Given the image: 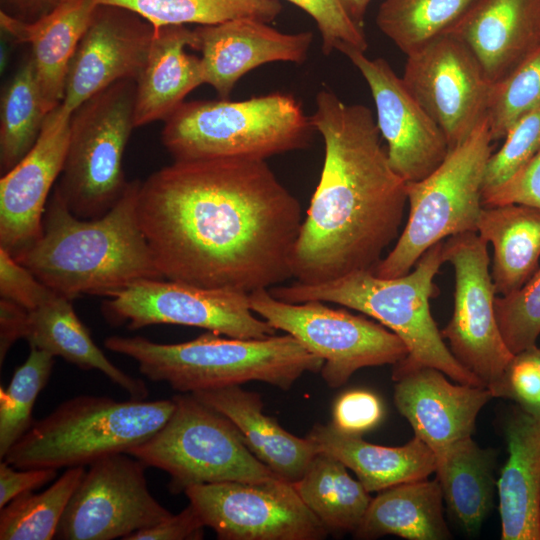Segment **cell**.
I'll use <instances>...</instances> for the list:
<instances>
[{"instance_id": "cell-1", "label": "cell", "mask_w": 540, "mask_h": 540, "mask_svg": "<svg viewBox=\"0 0 540 540\" xmlns=\"http://www.w3.org/2000/svg\"><path fill=\"white\" fill-rule=\"evenodd\" d=\"M137 212L164 279L250 293L292 277L301 206L266 160L174 161L141 182Z\"/></svg>"}, {"instance_id": "cell-2", "label": "cell", "mask_w": 540, "mask_h": 540, "mask_svg": "<svg viewBox=\"0 0 540 540\" xmlns=\"http://www.w3.org/2000/svg\"><path fill=\"white\" fill-rule=\"evenodd\" d=\"M310 118L324 161L290 261L292 277L307 285L373 271L399 237L408 203L368 107L321 90Z\"/></svg>"}, {"instance_id": "cell-3", "label": "cell", "mask_w": 540, "mask_h": 540, "mask_svg": "<svg viewBox=\"0 0 540 540\" xmlns=\"http://www.w3.org/2000/svg\"><path fill=\"white\" fill-rule=\"evenodd\" d=\"M140 184L129 182L120 200L96 219L75 216L54 188L41 236L14 258L70 300L111 298L140 280L162 279L139 223Z\"/></svg>"}, {"instance_id": "cell-4", "label": "cell", "mask_w": 540, "mask_h": 540, "mask_svg": "<svg viewBox=\"0 0 540 540\" xmlns=\"http://www.w3.org/2000/svg\"><path fill=\"white\" fill-rule=\"evenodd\" d=\"M104 346L133 359L148 379L181 393L261 381L289 390L324 361L290 334L264 339L222 337L208 331L186 342L163 344L141 336H110Z\"/></svg>"}, {"instance_id": "cell-5", "label": "cell", "mask_w": 540, "mask_h": 540, "mask_svg": "<svg viewBox=\"0 0 540 540\" xmlns=\"http://www.w3.org/2000/svg\"><path fill=\"white\" fill-rule=\"evenodd\" d=\"M443 241L429 248L414 270L394 278L378 277L371 270L353 272L320 284L294 282L273 286L269 292L289 303L311 300L333 302L377 320L406 345L408 355L393 366H428L461 384L483 386L451 353L430 311L437 293L434 277L444 263Z\"/></svg>"}, {"instance_id": "cell-6", "label": "cell", "mask_w": 540, "mask_h": 540, "mask_svg": "<svg viewBox=\"0 0 540 540\" xmlns=\"http://www.w3.org/2000/svg\"><path fill=\"white\" fill-rule=\"evenodd\" d=\"M164 122L161 140L174 161L266 160L308 147L315 131L294 96L279 92L183 102Z\"/></svg>"}, {"instance_id": "cell-7", "label": "cell", "mask_w": 540, "mask_h": 540, "mask_svg": "<svg viewBox=\"0 0 540 540\" xmlns=\"http://www.w3.org/2000/svg\"><path fill=\"white\" fill-rule=\"evenodd\" d=\"M174 408L173 398L119 401L107 396H76L33 421L2 460L17 469L89 466L146 441L166 423Z\"/></svg>"}, {"instance_id": "cell-8", "label": "cell", "mask_w": 540, "mask_h": 540, "mask_svg": "<svg viewBox=\"0 0 540 540\" xmlns=\"http://www.w3.org/2000/svg\"><path fill=\"white\" fill-rule=\"evenodd\" d=\"M492 142L486 116L429 175L407 182L408 220L393 249L374 268L376 276L405 275L429 248L444 238L477 232Z\"/></svg>"}, {"instance_id": "cell-9", "label": "cell", "mask_w": 540, "mask_h": 540, "mask_svg": "<svg viewBox=\"0 0 540 540\" xmlns=\"http://www.w3.org/2000/svg\"><path fill=\"white\" fill-rule=\"evenodd\" d=\"M166 423L127 453L166 472L172 493L197 484L279 478L247 447L236 426L191 393L173 397Z\"/></svg>"}, {"instance_id": "cell-10", "label": "cell", "mask_w": 540, "mask_h": 540, "mask_svg": "<svg viewBox=\"0 0 540 540\" xmlns=\"http://www.w3.org/2000/svg\"><path fill=\"white\" fill-rule=\"evenodd\" d=\"M136 81L121 80L94 94L71 114L66 159L56 189L81 219L106 214L128 183L123 158L134 126Z\"/></svg>"}, {"instance_id": "cell-11", "label": "cell", "mask_w": 540, "mask_h": 540, "mask_svg": "<svg viewBox=\"0 0 540 540\" xmlns=\"http://www.w3.org/2000/svg\"><path fill=\"white\" fill-rule=\"evenodd\" d=\"M249 303L275 330L292 335L323 359L321 376L331 388L344 385L359 369L395 365L408 355L404 342L382 324L323 301L289 303L258 289L249 293Z\"/></svg>"}, {"instance_id": "cell-12", "label": "cell", "mask_w": 540, "mask_h": 540, "mask_svg": "<svg viewBox=\"0 0 540 540\" xmlns=\"http://www.w3.org/2000/svg\"><path fill=\"white\" fill-rule=\"evenodd\" d=\"M487 246L475 231L451 236L443 244L444 262L454 269L455 290L452 317L441 335L457 361L494 397H501L514 354L497 323Z\"/></svg>"}, {"instance_id": "cell-13", "label": "cell", "mask_w": 540, "mask_h": 540, "mask_svg": "<svg viewBox=\"0 0 540 540\" xmlns=\"http://www.w3.org/2000/svg\"><path fill=\"white\" fill-rule=\"evenodd\" d=\"M102 313L111 324L129 330L175 324L241 339H264L276 333L267 321L253 315L247 292L163 278L132 284L105 300Z\"/></svg>"}, {"instance_id": "cell-14", "label": "cell", "mask_w": 540, "mask_h": 540, "mask_svg": "<svg viewBox=\"0 0 540 540\" xmlns=\"http://www.w3.org/2000/svg\"><path fill=\"white\" fill-rule=\"evenodd\" d=\"M184 493L220 540H320L328 534L293 483L281 478L197 484Z\"/></svg>"}, {"instance_id": "cell-15", "label": "cell", "mask_w": 540, "mask_h": 540, "mask_svg": "<svg viewBox=\"0 0 540 540\" xmlns=\"http://www.w3.org/2000/svg\"><path fill=\"white\" fill-rule=\"evenodd\" d=\"M146 465L128 453L103 457L85 472L60 520L55 538L126 539L172 513L152 495Z\"/></svg>"}, {"instance_id": "cell-16", "label": "cell", "mask_w": 540, "mask_h": 540, "mask_svg": "<svg viewBox=\"0 0 540 540\" xmlns=\"http://www.w3.org/2000/svg\"><path fill=\"white\" fill-rule=\"evenodd\" d=\"M406 56L402 79L451 150L487 116L493 83L470 49L449 33Z\"/></svg>"}, {"instance_id": "cell-17", "label": "cell", "mask_w": 540, "mask_h": 540, "mask_svg": "<svg viewBox=\"0 0 540 540\" xmlns=\"http://www.w3.org/2000/svg\"><path fill=\"white\" fill-rule=\"evenodd\" d=\"M346 57L371 91L390 165L406 182L425 178L450 151L442 130L385 59H371L360 51L349 52Z\"/></svg>"}, {"instance_id": "cell-18", "label": "cell", "mask_w": 540, "mask_h": 540, "mask_svg": "<svg viewBox=\"0 0 540 540\" xmlns=\"http://www.w3.org/2000/svg\"><path fill=\"white\" fill-rule=\"evenodd\" d=\"M154 31L148 21L130 10L98 5L71 60L63 107L72 113L113 83L136 81Z\"/></svg>"}, {"instance_id": "cell-19", "label": "cell", "mask_w": 540, "mask_h": 540, "mask_svg": "<svg viewBox=\"0 0 540 540\" xmlns=\"http://www.w3.org/2000/svg\"><path fill=\"white\" fill-rule=\"evenodd\" d=\"M71 114L62 103L51 110L31 150L0 179V248L13 257L42 234L48 196L66 159Z\"/></svg>"}, {"instance_id": "cell-20", "label": "cell", "mask_w": 540, "mask_h": 540, "mask_svg": "<svg viewBox=\"0 0 540 540\" xmlns=\"http://www.w3.org/2000/svg\"><path fill=\"white\" fill-rule=\"evenodd\" d=\"M446 376L428 366H394L392 374L397 410L435 457L471 437L479 412L494 398L484 386L453 384Z\"/></svg>"}, {"instance_id": "cell-21", "label": "cell", "mask_w": 540, "mask_h": 540, "mask_svg": "<svg viewBox=\"0 0 540 540\" xmlns=\"http://www.w3.org/2000/svg\"><path fill=\"white\" fill-rule=\"evenodd\" d=\"M194 30L201 51L205 84L228 99L235 84L249 71L270 62L300 64L307 58L312 32L283 33L269 23L238 18Z\"/></svg>"}, {"instance_id": "cell-22", "label": "cell", "mask_w": 540, "mask_h": 540, "mask_svg": "<svg viewBox=\"0 0 540 540\" xmlns=\"http://www.w3.org/2000/svg\"><path fill=\"white\" fill-rule=\"evenodd\" d=\"M445 33L470 49L495 84L540 47V0H475Z\"/></svg>"}, {"instance_id": "cell-23", "label": "cell", "mask_w": 540, "mask_h": 540, "mask_svg": "<svg viewBox=\"0 0 540 540\" xmlns=\"http://www.w3.org/2000/svg\"><path fill=\"white\" fill-rule=\"evenodd\" d=\"M97 6L94 0H68L34 21L0 11L1 28L18 42L31 45L30 56L47 112L64 99L71 60Z\"/></svg>"}, {"instance_id": "cell-24", "label": "cell", "mask_w": 540, "mask_h": 540, "mask_svg": "<svg viewBox=\"0 0 540 540\" xmlns=\"http://www.w3.org/2000/svg\"><path fill=\"white\" fill-rule=\"evenodd\" d=\"M504 434L508 459L496 487L502 540H540V414L520 407Z\"/></svg>"}, {"instance_id": "cell-25", "label": "cell", "mask_w": 540, "mask_h": 540, "mask_svg": "<svg viewBox=\"0 0 540 540\" xmlns=\"http://www.w3.org/2000/svg\"><path fill=\"white\" fill-rule=\"evenodd\" d=\"M154 30L146 62L136 80L135 128L165 121L192 90L205 83L201 57L185 50L195 49L194 30L186 25Z\"/></svg>"}, {"instance_id": "cell-26", "label": "cell", "mask_w": 540, "mask_h": 540, "mask_svg": "<svg viewBox=\"0 0 540 540\" xmlns=\"http://www.w3.org/2000/svg\"><path fill=\"white\" fill-rule=\"evenodd\" d=\"M191 394L227 417L250 451L281 479L298 481L317 454L311 440L289 433L263 412L261 396L256 392L236 385Z\"/></svg>"}, {"instance_id": "cell-27", "label": "cell", "mask_w": 540, "mask_h": 540, "mask_svg": "<svg viewBox=\"0 0 540 540\" xmlns=\"http://www.w3.org/2000/svg\"><path fill=\"white\" fill-rule=\"evenodd\" d=\"M307 438L317 452L335 457L352 470L369 493L435 473L434 452L416 436L403 446H382L343 432L331 422L315 424Z\"/></svg>"}, {"instance_id": "cell-28", "label": "cell", "mask_w": 540, "mask_h": 540, "mask_svg": "<svg viewBox=\"0 0 540 540\" xmlns=\"http://www.w3.org/2000/svg\"><path fill=\"white\" fill-rule=\"evenodd\" d=\"M23 339L29 346L61 357L83 370H97L126 391L130 398L146 399L145 382L115 366L95 344L78 318L72 300L55 293L28 310Z\"/></svg>"}, {"instance_id": "cell-29", "label": "cell", "mask_w": 540, "mask_h": 540, "mask_svg": "<svg viewBox=\"0 0 540 540\" xmlns=\"http://www.w3.org/2000/svg\"><path fill=\"white\" fill-rule=\"evenodd\" d=\"M477 233L493 248L495 293L508 296L522 288L540 258V209L524 204L483 207Z\"/></svg>"}, {"instance_id": "cell-30", "label": "cell", "mask_w": 540, "mask_h": 540, "mask_svg": "<svg viewBox=\"0 0 540 540\" xmlns=\"http://www.w3.org/2000/svg\"><path fill=\"white\" fill-rule=\"evenodd\" d=\"M443 494L437 479L398 484L372 498L356 538L394 535L407 540H446L451 533L443 515Z\"/></svg>"}, {"instance_id": "cell-31", "label": "cell", "mask_w": 540, "mask_h": 540, "mask_svg": "<svg viewBox=\"0 0 540 540\" xmlns=\"http://www.w3.org/2000/svg\"><path fill=\"white\" fill-rule=\"evenodd\" d=\"M496 454L472 437L462 439L436 456V479L450 514L467 533L477 532L494 498Z\"/></svg>"}, {"instance_id": "cell-32", "label": "cell", "mask_w": 540, "mask_h": 540, "mask_svg": "<svg viewBox=\"0 0 540 540\" xmlns=\"http://www.w3.org/2000/svg\"><path fill=\"white\" fill-rule=\"evenodd\" d=\"M335 457L317 452L293 483L306 506L329 531H355L372 500L362 483Z\"/></svg>"}, {"instance_id": "cell-33", "label": "cell", "mask_w": 540, "mask_h": 540, "mask_svg": "<svg viewBox=\"0 0 540 540\" xmlns=\"http://www.w3.org/2000/svg\"><path fill=\"white\" fill-rule=\"evenodd\" d=\"M46 111L31 56L2 89L0 99V167L16 166L38 139Z\"/></svg>"}, {"instance_id": "cell-34", "label": "cell", "mask_w": 540, "mask_h": 540, "mask_svg": "<svg viewBox=\"0 0 540 540\" xmlns=\"http://www.w3.org/2000/svg\"><path fill=\"white\" fill-rule=\"evenodd\" d=\"M130 10L154 29L172 25H213L238 18L270 23L282 11L279 0H94Z\"/></svg>"}, {"instance_id": "cell-35", "label": "cell", "mask_w": 540, "mask_h": 540, "mask_svg": "<svg viewBox=\"0 0 540 540\" xmlns=\"http://www.w3.org/2000/svg\"><path fill=\"white\" fill-rule=\"evenodd\" d=\"M475 0H385L376 24L408 55L447 32Z\"/></svg>"}, {"instance_id": "cell-36", "label": "cell", "mask_w": 540, "mask_h": 540, "mask_svg": "<svg viewBox=\"0 0 540 540\" xmlns=\"http://www.w3.org/2000/svg\"><path fill=\"white\" fill-rule=\"evenodd\" d=\"M86 470L66 471L41 493H24L0 509L1 540H50Z\"/></svg>"}, {"instance_id": "cell-37", "label": "cell", "mask_w": 540, "mask_h": 540, "mask_svg": "<svg viewBox=\"0 0 540 540\" xmlns=\"http://www.w3.org/2000/svg\"><path fill=\"white\" fill-rule=\"evenodd\" d=\"M55 357L30 347L25 362L16 368L6 389L0 387V458L30 428L36 399L46 386Z\"/></svg>"}, {"instance_id": "cell-38", "label": "cell", "mask_w": 540, "mask_h": 540, "mask_svg": "<svg viewBox=\"0 0 540 540\" xmlns=\"http://www.w3.org/2000/svg\"><path fill=\"white\" fill-rule=\"evenodd\" d=\"M540 106V47L506 78L493 84L487 117L493 142L523 115Z\"/></svg>"}, {"instance_id": "cell-39", "label": "cell", "mask_w": 540, "mask_h": 540, "mask_svg": "<svg viewBox=\"0 0 540 540\" xmlns=\"http://www.w3.org/2000/svg\"><path fill=\"white\" fill-rule=\"evenodd\" d=\"M494 308L502 338L514 355L536 345L540 335V268L518 291L496 297Z\"/></svg>"}, {"instance_id": "cell-40", "label": "cell", "mask_w": 540, "mask_h": 540, "mask_svg": "<svg viewBox=\"0 0 540 540\" xmlns=\"http://www.w3.org/2000/svg\"><path fill=\"white\" fill-rule=\"evenodd\" d=\"M487 163L482 195L504 184L540 150V106L519 118Z\"/></svg>"}, {"instance_id": "cell-41", "label": "cell", "mask_w": 540, "mask_h": 540, "mask_svg": "<svg viewBox=\"0 0 540 540\" xmlns=\"http://www.w3.org/2000/svg\"><path fill=\"white\" fill-rule=\"evenodd\" d=\"M315 21L322 39V52H366L368 41L363 28L346 13L339 0H287Z\"/></svg>"}, {"instance_id": "cell-42", "label": "cell", "mask_w": 540, "mask_h": 540, "mask_svg": "<svg viewBox=\"0 0 540 540\" xmlns=\"http://www.w3.org/2000/svg\"><path fill=\"white\" fill-rule=\"evenodd\" d=\"M501 397L517 402L532 414H540V347L515 354L506 372Z\"/></svg>"}, {"instance_id": "cell-43", "label": "cell", "mask_w": 540, "mask_h": 540, "mask_svg": "<svg viewBox=\"0 0 540 540\" xmlns=\"http://www.w3.org/2000/svg\"><path fill=\"white\" fill-rule=\"evenodd\" d=\"M56 292L42 283L7 250L0 248V296L28 310L38 307Z\"/></svg>"}, {"instance_id": "cell-44", "label": "cell", "mask_w": 540, "mask_h": 540, "mask_svg": "<svg viewBox=\"0 0 540 540\" xmlns=\"http://www.w3.org/2000/svg\"><path fill=\"white\" fill-rule=\"evenodd\" d=\"M382 416V404L375 394L352 390L334 403L332 423L343 432L362 435L375 427Z\"/></svg>"}, {"instance_id": "cell-45", "label": "cell", "mask_w": 540, "mask_h": 540, "mask_svg": "<svg viewBox=\"0 0 540 540\" xmlns=\"http://www.w3.org/2000/svg\"><path fill=\"white\" fill-rule=\"evenodd\" d=\"M524 204L540 209V150L513 177L482 195L483 207Z\"/></svg>"}, {"instance_id": "cell-46", "label": "cell", "mask_w": 540, "mask_h": 540, "mask_svg": "<svg viewBox=\"0 0 540 540\" xmlns=\"http://www.w3.org/2000/svg\"><path fill=\"white\" fill-rule=\"evenodd\" d=\"M204 527L196 510L189 504L180 513L139 530L125 540H198L203 538Z\"/></svg>"}, {"instance_id": "cell-47", "label": "cell", "mask_w": 540, "mask_h": 540, "mask_svg": "<svg viewBox=\"0 0 540 540\" xmlns=\"http://www.w3.org/2000/svg\"><path fill=\"white\" fill-rule=\"evenodd\" d=\"M16 469L5 460L0 463V509L16 497L47 484L57 476V469L54 468Z\"/></svg>"}, {"instance_id": "cell-48", "label": "cell", "mask_w": 540, "mask_h": 540, "mask_svg": "<svg viewBox=\"0 0 540 540\" xmlns=\"http://www.w3.org/2000/svg\"><path fill=\"white\" fill-rule=\"evenodd\" d=\"M28 309L6 299L0 300V363L12 345L23 339V330Z\"/></svg>"}, {"instance_id": "cell-49", "label": "cell", "mask_w": 540, "mask_h": 540, "mask_svg": "<svg viewBox=\"0 0 540 540\" xmlns=\"http://www.w3.org/2000/svg\"><path fill=\"white\" fill-rule=\"evenodd\" d=\"M68 0H1L4 12L24 21H34Z\"/></svg>"}, {"instance_id": "cell-50", "label": "cell", "mask_w": 540, "mask_h": 540, "mask_svg": "<svg viewBox=\"0 0 540 540\" xmlns=\"http://www.w3.org/2000/svg\"><path fill=\"white\" fill-rule=\"evenodd\" d=\"M348 16L363 28V20L371 0H339Z\"/></svg>"}]
</instances>
